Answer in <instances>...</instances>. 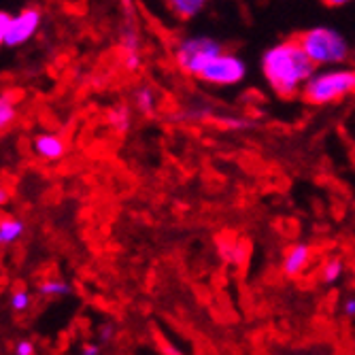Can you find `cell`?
<instances>
[{
	"label": "cell",
	"mask_w": 355,
	"mask_h": 355,
	"mask_svg": "<svg viewBox=\"0 0 355 355\" xmlns=\"http://www.w3.org/2000/svg\"><path fill=\"white\" fill-rule=\"evenodd\" d=\"M135 107L141 113H151L155 109V94L151 87H139L135 92Z\"/></svg>",
	"instance_id": "obj_14"
},
{
	"label": "cell",
	"mask_w": 355,
	"mask_h": 355,
	"mask_svg": "<svg viewBox=\"0 0 355 355\" xmlns=\"http://www.w3.org/2000/svg\"><path fill=\"white\" fill-rule=\"evenodd\" d=\"M13 355H37V347H35V343L28 340V338H19L13 345Z\"/></svg>",
	"instance_id": "obj_18"
},
{
	"label": "cell",
	"mask_w": 355,
	"mask_h": 355,
	"mask_svg": "<svg viewBox=\"0 0 355 355\" xmlns=\"http://www.w3.org/2000/svg\"><path fill=\"white\" fill-rule=\"evenodd\" d=\"M101 351H103V349H101L98 343H83L79 353H81V355H101Z\"/></svg>",
	"instance_id": "obj_22"
},
{
	"label": "cell",
	"mask_w": 355,
	"mask_h": 355,
	"mask_svg": "<svg viewBox=\"0 0 355 355\" xmlns=\"http://www.w3.org/2000/svg\"><path fill=\"white\" fill-rule=\"evenodd\" d=\"M349 96H355V69L328 67L315 71L302 89V98L309 105H332L340 103Z\"/></svg>",
	"instance_id": "obj_2"
},
{
	"label": "cell",
	"mask_w": 355,
	"mask_h": 355,
	"mask_svg": "<svg viewBox=\"0 0 355 355\" xmlns=\"http://www.w3.org/2000/svg\"><path fill=\"white\" fill-rule=\"evenodd\" d=\"M219 51H223L221 43L211 37H185L175 47V62L185 75L198 77L205 64Z\"/></svg>",
	"instance_id": "obj_6"
},
{
	"label": "cell",
	"mask_w": 355,
	"mask_h": 355,
	"mask_svg": "<svg viewBox=\"0 0 355 355\" xmlns=\"http://www.w3.org/2000/svg\"><path fill=\"white\" fill-rule=\"evenodd\" d=\"M30 304H32V296L26 292V289H15V292L9 296V306H11V311H15V313L28 311Z\"/></svg>",
	"instance_id": "obj_16"
},
{
	"label": "cell",
	"mask_w": 355,
	"mask_h": 355,
	"mask_svg": "<svg viewBox=\"0 0 355 355\" xmlns=\"http://www.w3.org/2000/svg\"><path fill=\"white\" fill-rule=\"evenodd\" d=\"M115 334H117V330H115L113 324H103V326H98V338H101V343H111V340L115 338Z\"/></svg>",
	"instance_id": "obj_19"
},
{
	"label": "cell",
	"mask_w": 355,
	"mask_h": 355,
	"mask_svg": "<svg viewBox=\"0 0 355 355\" xmlns=\"http://www.w3.org/2000/svg\"><path fill=\"white\" fill-rule=\"evenodd\" d=\"M73 292L71 285L67 281H62V279H45L39 283V294L43 298H64V296H69Z\"/></svg>",
	"instance_id": "obj_11"
},
{
	"label": "cell",
	"mask_w": 355,
	"mask_h": 355,
	"mask_svg": "<svg viewBox=\"0 0 355 355\" xmlns=\"http://www.w3.org/2000/svg\"><path fill=\"white\" fill-rule=\"evenodd\" d=\"M121 49L125 53H139L141 51V43H139V35L135 30H123L121 37Z\"/></svg>",
	"instance_id": "obj_17"
},
{
	"label": "cell",
	"mask_w": 355,
	"mask_h": 355,
	"mask_svg": "<svg viewBox=\"0 0 355 355\" xmlns=\"http://www.w3.org/2000/svg\"><path fill=\"white\" fill-rule=\"evenodd\" d=\"M43 15L39 9L28 7L17 13H0V41L5 47H19L28 43L41 28Z\"/></svg>",
	"instance_id": "obj_5"
},
{
	"label": "cell",
	"mask_w": 355,
	"mask_h": 355,
	"mask_svg": "<svg viewBox=\"0 0 355 355\" xmlns=\"http://www.w3.org/2000/svg\"><path fill=\"white\" fill-rule=\"evenodd\" d=\"M211 0H168V9L175 17L187 21L191 17H196L200 11L207 9Z\"/></svg>",
	"instance_id": "obj_10"
},
{
	"label": "cell",
	"mask_w": 355,
	"mask_h": 355,
	"mask_svg": "<svg viewBox=\"0 0 355 355\" xmlns=\"http://www.w3.org/2000/svg\"><path fill=\"white\" fill-rule=\"evenodd\" d=\"M15 115H17L15 101L9 94H3V98H0V128L7 130V128L11 125V121H15Z\"/></svg>",
	"instance_id": "obj_13"
},
{
	"label": "cell",
	"mask_w": 355,
	"mask_h": 355,
	"mask_svg": "<svg viewBox=\"0 0 355 355\" xmlns=\"http://www.w3.org/2000/svg\"><path fill=\"white\" fill-rule=\"evenodd\" d=\"M315 69L317 67L298 39L281 41L268 47L262 55V75L281 98H294L302 94Z\"/></svg>",
	"instance_id": "obj_1"
},
{
	"label": "cell",
	"mask_w": 355,
	"mask_h": 355,
	"mask_svg": "<svg viewBox=\"0 0 355 355\" xmlns=\"http://www.w3.org/2000/svg\"><path fill=\"white\" fill-rule=\"evenodd\" d=\"M353 0H324L326 7H332V9H338V7H347Z\"/></svg>",
	"instance_id": "obj_23"
},
{
	"label": "cell",
	"mask_w": 355,
	"mask_h": 355,
	"mask_svg": "<svg viewBox=\"0 0 355 355\" xmlns=\"http://www.w3.org/2000/svg\"><path fill=\"white\" fill-rule=\"evenodd\" d=\"M143 67V58H141V51L139 53H125V69L128 71H139Z\"/></svg>",
	"instance_id": "obj_20"
},
{
	"label": "cell",
	"mask_w": 355,
	"mask_h": 355,
	"mask_svg": "<svg viewBox=\"0 0 355 355\" xmlns=\"http://www.w3.org/2000/svg\"><path fill=\"white\" fill-rule=\"evenodd\" d=\"M300 45L304 47L306 55L313 60L315 67H340V64L349 58L351 47L347 39L338 30L328 26H317L311 30H304L298 37Z\"/></svg>",
	"instance_id": "obj_3"
},
{
	"label": "cell",
	"mask_w": 355,
	"mask_h": 355,
	"mask_svg": "<svg viewBox=\"0 0 355 355\" xmlns=\"http://www.w3.org/2000/svg\"><path fill=\"white\" fill-rule=\"evenodd\" d=\"M343 315L353 319L355 317V296H347L345 302H343Z\"/></svg>",
	"instance_id": "obj_21"
},
{
	"label": "cell",
	"mask_w": 355,
	"mask_h": 355,
	"mask_svg": "<svg viewBox=\"0 0 355 355\" xmlns=\"http://www.w3.org/2000/svg\"><path fill=\"white\" fill-rule=\"evenodd\" d=\"M345 275V262L340 257H330V260L321 266V281L326 285H336Z\"/></svg>",
	"instance_id": "obj_12"
},
{
	"label": "cell",
	"mask_w": 355,
	"mask_h": 355,
	"mask_svg": "<svg viewBox=\"0 0 355 355\" xmlns=\"http://www.w3.org/2000/svg\"><path fill=\"white\" fill-rule=\"evenodd\" d=\"M109 121H111V125L115 128L117 132H128V130H130V125H132L130 111H128L125 107L115 109V111L109 115Z\"/></svg>",
	"instance_id": "obj_15"
},
{
	"label": "cell",
	"mask_w": 355,
	"mask_h": 355,
	"mask_svg": "<svg viewBox=\"0 0 355 355\" xmlns=\"http://www.w3.org/2000/svg\"><path fill=\"white\" fill-rule=\"evenodd\" d=\"M24 234H26V223L19 217L13 215L3 217V221H0V243H3V247L15 245Z\"/></svg>",
	"instance_id": "obj_9"
},
{
	"label": "cell",
	"mask_w": 355,
	"mask_h": 355,
	"mask_svg": "<svg viewBox=\"0 0 355 355\" xmlns=\"http://www.w3.org/2000/svg\"><path fill=\"white\" fill-rule=\"evenodd\" d=\"M311 262H313V249H311V245L296 243L292 247H287V251L283 255L281 270L289 279H298V277H302L306 272Z\"/></svg>",
	"instance_id": "obj_7"
},
{
	"label": "cell",
	"mask_w": 355,
	"mask_h": 355,
	"mask_svg": "<svg viewBox=\"0 0 355 355\" xmlns=\"http://www.w3.org/2000/svg\"><path fill=\"white\" fill-rule=\"evenodd\" d=\"M32 151H35L39 159L55 162V159L64 157V153H67V141L58 132H41L32 141Z\"/></svg>",
	"instance_id": "obj_8"
},
{
	"label": "cell",
	"mask_w": 355,
	"mask_h": 355,
	"mask_svg": "<svg viewBox=\"0 0 355 355\" xmlns=\"http://www.w3.org/2000/svg\"><path fill=\"white\" fill-rule=\"evenodd\" d=\"M247 77V64L241 55L232 53V51H219L217 55H213L202 71L198 73V79L207 85L213 87H230L241 83Z\"/></svg>",
	"instance_id": "obj_4"
}]
</instances>
